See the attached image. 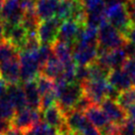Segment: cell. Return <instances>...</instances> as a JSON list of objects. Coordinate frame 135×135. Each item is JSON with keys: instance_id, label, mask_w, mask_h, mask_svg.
<instances>
[{"instance_id": "cell-1", "label": "cell", "mask_w": 135, "mask_h": 135, "mask_svg": "<svg viewBox=\"0 0 135 135\" xmlns=\"http://www.w3.org/2000/svg\"><path fill=\"white\" fill-rule=\"evenodd\" d=\"M105 16L107 22L125 38L127 32L132 27L133 23L127 14L124 3L117 1L109 2L106 5Z\"/></svg>"}, {"instance_id": "cell-2", "label": "cell", "mask_w": 135, "mask_h": 135, "mask_svg": "<svg viewBox=\"0 0 135 135\" xmlns=\"http://www.w3.org/2000/svg\"><path fill=\"white\" fill-rule=\"evenodd\" d=\"M97 42L98 46L106 50H115L122 48L126 40L114 27L106 22L98 28Z\"/></svg>"}, {"instance_id": "cell-3", "label": "cell", "mask_w": 135, "mask_h": 135, "mask_svg": "<svg viewBox=\"0 0 135 135\" xmlns=\"http://www.w3.org/2000/svg\"><path fill=\"white\" fill-rule=\"evenodd\" d=\"M20 64V79L22 81L28 83L35 80L41 74V68L36 57V52H20L19 53Z\"/></svg>"}, {"instance_id": "cell-4", "label": "cell", "mask_w": 135, "mask_h": 135, "mask_svg": "<svg viewBox=\"0 0 135 135\" xmlns=\"http://www.w3.org/2000/svg\"><path fill=\"white\" fill-rule=\"evenodd\" d=\"M41 120L40 110L32 109L30 107H26L24 109L16 111L15 115L10 120L11 127H14L18 130L22 131L25 133L28 131L32 126L39 123Z\"/></svg>"}, {"instance_id": "cell-5", "label": "cell", "mask_w": 135, "mask_h": 135, "mask_svg": "<svg viewBox=\"0 0 135 135\" xmlns=\"http://www.w3.org/2000/svg\"><path fill=\"white\" fill-rule=\"evenodd\" d=\"M83 94H84V89L80 84L73 83L68 84L63 93L59 97L57 102L60 108L64 111L65 115L70 111H72L75 104L83 97Z\"/></svg>"}, {"instance_id": "cell-6", "label": "cell", "mask_w": 135, "mask_h": 135, "mask_svg": "<svg viewBox=\"0 0 135 135\" xmlns=\"http://www.w3.org/2000/svg\"><path fill=\"white\" fill-rule=\"evenodd\" d=\"M61 24L62 22L57 17L41 22L37 30V35H38L40 44L53 46L58 39Z\"/></svg>"}, {"instance_id": "cell-7", "label": "cell", "mask_w": 135, "mask_h": 135, "mask_svg": "<svg viewBox=\"0 0 135 135\" xmlns=\"http://www.w3.org/2000/svg\"><path fill=\"white\" fill-rule=\"evenodd\" d=\"M84 94L89 98L93 104L100 105V103L106 98V91L108 83L106 80H88L81 84Z\"/></svg>"}, {"instance_id": "cell-8", "label": "cell", "mask_w": 135, "mask_h": 135, "mask_svg": "<svg viewBox=\"0 0 135 135\" xmlns=\"http://www.w3.org/2000/svg\"><path fill=\"white\" fill-rule=\"evenodd\" d=\"M98 45H84L76 44L73 51V60L76 66H89L97 59Z\"/></svg>"}, {"instance_id": "cell-9", "label": "cell", "mask_w": 135, "mask_h": 135, "mask_svg": "<svg viewBox=\"0 0 135 135\" xmlns=\"http://www.w3.org/2000/svg\"><path fill=\"white\" fill-rule=\"evenodd\" d=\"M99 106L102 111L105 113L110 122L114 123L118 126H121L128 119L127 112L121 106H119V104L115 100L105 98Z\"/></svg>"}, {"instance_id": "cell-10", "label": "cell", "mask_w": 135, "mask_h": 135, "mask_svg": "<svg viewBox=\"0 0 135 135\" xmlns=\"http://www.w3.org/2000/svg\"><path fill=\"white\" fill-rule=\"evenodd\" d=\"M83 27L84 26L80 25L74 20H67V21L62 22V24L60 26L57 41L67 43L69 45L75 47V45L78 43L80 32Z\"/></svg>"}, {"instance_id": "cell-11", "label": "cell", "mask_w": 135, "mask_h": 135, "mask_svg": "<svg viewBox=\"0 0 135 135\" xmlns=\"http://www.w3.org/2000/svg\"><path fill=\"white\" fill-rule=\"evenodd\" d=\"M0 74L8 85L20 84L21 79H20L19 58L0 64Z\"/></svg>"}, {"instance_id": "cell-12", "label": "cell", "mask_w": 135, "mask_h": 135, "mask_svg": "<svg viewBox=\"0 0 135 135\" xmlns=\"http://www.w3.org/2000/svg\"><path fill=\"white\" fill-rule=\"evenodd\" d=\"M43 119H44V122L47 123L49 126L57 129L58 132L67 125L66 115L63 110L60 108L58 103L43 111Z\"/></svg>"}, {"instance_id": "cell-13", "label": "cell", "mask_w": 135, "mask_h": 135, "mask_svg": "<svg viewBox=\"0 0 135 135\" xmlns=\"http://www.w3.org/2000/svg\"><path fill=\"white\" fill-rule=\"evenodd\" d=\"M106 80L110 85H112L114 89H117L119 93L133 86L131 78L122 69L111 70Z\"/></svg>"}, {"instance_id": "cell-14", "label": "cell", "mask_w": 135, "mask_h": 135, "mask_svg": "<svg viewBox=\"0 0 135 135\" xmlns=\"http://www.w3.org/2000/svg\"><path fill=\"white\" fill-rule=\"evenodd\" d=\"M61 0H37L35 11L40 21H46L56 16Z\"/></svg>"}, {"instance_id": "cell-15", "label": "cell", "mask_w": 135, "mask_h": 135, "mask_svg": "<svg viewBox=\"0 0 135 135\" xmlns=\"http://www.w3.org/2000/svg\"><path fill=\"white\" fill-rule=\"evenodd\" d=\"M6 95L9 98V100L11 101V103L14 106L16 111H19V110H22L26 107H28L25 91H24L23 86H21V84L8 85Z\"/></svg>"}, {"instance_id": "cell-16", "label": "cell", "mask_w": 135, "mask_h": 135, "mask_svg": "<svg viewBox=\"0 0 135 135\" xmlns=\"http://www.w3.org/2000/svg\"><path fill=\"white\" fill-rule=\"evenodd\" d=\"M89 123L84 113L72 110L66 114V124L69 130L73 133H78L84 129Z\"/></svg>"}, {"instance_id": "cell-17", "label": "cell", "mask_w": 135, "mask_h": 135, "mask_svg": "<svg viewBox=\"0 0 135 135\" xmlns=\"http://www.w3.org/2000/svg\"><path fill=\"white\" fill-rule=\"evenodd\" d=\"M23 89L25 91L28 107L35 110H41V94L39 93L36 81L32 80L25 83Z\"/></svg>"}, {"instance_id": "cell-18", "label": "cell", "mask_w": 135, "mask_h": 135, "mask_svg": "<svg viewBox=\"0 0 135 135\" xmlns=\"http://www.w3.org/2000/svg\"><path fill=\"white\" fill-rule=\"evenodd\" d=\"M84 115L90 122V124H93V126L97 129H100L101 127H103L105 124L110 122L99 105L93 104L84 112Z\"/></svg>"}, {"instance_id": "cell-19", "label": "cell", "mask_w": 135, "mask_h": 135, "mask_svg": "<svg viewBox=\"0 0 135 135\" xmlns=\"http://www.w3.org/2000/svg\"><path fill=\"white\" fill-rule=\"evenodd\" d=\"M64 72V65L58 58L53 56L46 65L41 69V75L49 78L51 80H55L59 76L63 75Z\"/></svg>"}, {"instance_id": "cell-20", "label": "cell", "mask_w": 135, "mask_h": 135, "mask_svg": "<svg viewBox=\"0 0 135 135\" xmlns=\"http://www.w3.org/2000/svg\"><path fill=\"white\" fill-rule=\"evenodd\" d=\"M52 47H53L54 56L58 58L62 62V64H66L73 60V51H74L73 46L61 41H56V43Z\"/></svg>"}, {"instance_id": "cell-21", "label": "cell", "mask_w": 135, "mask_h": 135, "mask_svg": "<svg viewBox=\"0 0 135 135\" xmlns=\"http://www.w3.org/2000/svg\"><path fill=\"white\" fill-rule=\"evenodd\" d=\"M115 101L125 111H127L131 106L135 105V86H131L130 89L120 91Z\"/></svg>"}, {"instance_id": "cell-22", "label": "cell", "mask_w": 135, "mask_h": 135, "mask_svg": "<svg viewBox=\"0 0 135 135\" xmlns=\"http://www.w3.org/2000/svg\"><path fill=\"white\" fill-rule=\"evenodd\" d=\"M17 58H19V52L17 49L5 40L0 42V64Z\"/></svg>"}, {"instance_id": "cell-23", "label": "cell", "mask_w": 135, "mask_h": 135, "mask_svg": "<svg viewBox=\"0 0 135 135\" xmlns=\"http://www.w3.org/2000/svg\"><path fill=\"white\" fill-rule=\"evenodd\" d=\"M16 113V110L7 95L0 99V120L10 121Z\"/></svg>"}, {"instance_id": "cell-24", "label": "cell", "mask_w": 135, "mask_h": 135, "mask_svg": "<svg viewBox=\"0 0 135 135\" xmlns=\"http://www.w3.org/2000/svg\"><path fill=\"white\" fill-rule=\"evenodd\" d=\"M89 67V80H106L111 70L100 66L97 62L90 64Z\"/></svg>"}, {"instance_id": "cell-25", "label": "cell", "mask_w": 135, "mask_h": 135, "mask_svg": "<svg viewBox=\"0 0 135 135\" xmlns=\"http://www.w3.org/2000/svg\"><path fill=\"white\" fill-rule=\"evenodd\" d=\"M24 135H59V133L57 129L49 126L44 121H40L26 131Z\"/></svg>"}, {"instance_id": "cell-26", "label": "cell", "mask_w": 135, "mask_h": 135, "mask_svg": "<svg viewBox=\"0 0 135 135\" xmlns=\"http://www.w3.org/2000/svg\"><path fill=\"white\" fill-rule=\"evenodd\" d=\"M36 84H37V88L41 97L46 94V93L53 91L54 90V86H55V80H51L47 76H43V75H39V76L35 80Z\"/></svg>"}, {"instance_id": "cell-27", "label": "cell", "mask_w": 135, "mask_h": 135, "mask_svg": "<svg viewBox=\"0 0 135 135\" xmlns=\"http://www.w3.org/2000/svg\"><path fill=\"white\" fill-rule=\"evenodd\" d=\"M53 56H54L53 47L49 45H41L39 50L36 52V57H37V61L40 68L42 69Z\"/></svg>"}, {"instance_id": "cell-28", "label": "cell", "mask_w": 135, "mask_h": 135, "mask_svg": "<svg viewBox=\"0 0 135 135\" xmlns=\"http://www.w3.org/2000/svg\"><path fill=\"white\" fill-rule=\"evenodd\" d=\"M57 102H58V98L56 97L54 90L46 93L41 97V110L44 111V110L48 109L52 106L56 105Z\"/></svg>"}, {"instance_id": "cell-29", "label": "cell", "mask_w": 135, "mask_h": 135, "mask_svg": "<svg viewBox=\"0 0 135 135\" xmlns=\"http://www.w3.org/2000/svg\"><path fill=\"white\" fill-rule=\"evenodd\" d=\"M89 80V70L88 66H76V83L83 84Z\"/></svg>"}, {"instance_id": "cell-30", "label": "cell", "mask_w": 135, "mask_h": 135, "mask_svg": "<svg viewBox=\"0 0 135 135\" xmlns=\"http://www.w3.org/2000/svg\"><path fill=\"white\" fill-rule=\"evenodd\" d=\"M91 105H93V102L89 100V97H85L84 94H83V97H80V99L78 100V102L75 104L73 110L79 111V112H81V113H84Z\"/></svg>"}, {"instance_id": "cell-31", "label": "cell", "mask_w": 135, "mask_h": 135, "mask_svg": "<svg viewBox=\"0 0 135 135\" xmlns=\"http://www.w3.org/2000/svg\"><path fill=\"white\" fill-rule=\"evenodd\" d=\"M80 1L84 5V10L86 13L91 12L95 9L106 5L104 0H80Z\"/></svg>"}, {"instance_id": "cell-32", "label": "cell", "mask_w": 135, "mask_h": 135, "mask_svg": "<svg viewBox=\"0 0 135 135\" xmlns=\"http://www.w3.org/2000/svg\"><path fill=\"white\" fill-rule=\"evenodd\" d=\"M120 135H135V124L129 118L119 128Z\"/></svg>"}, {"instance_id": "cell-33", "label": "cell", "mask_w": 135, "mask_h": 135, "mask_svg": "<svg viewBox=\"0 0 135 135\" xmlns=\"http://www.w3.org/2000/svg\"><path fill=\"white\" fill-rule=\"evenodd\" d=\"M119 128H120V126H118V125H116V124H114L112 122H108L103 127H101L100 129H98V130H99L100 135H110L119 131Z\"/></svg>"}, {"instance_id": "cell-34", "label": "cell", "mask_w": 135, "mask_h": 135, "mask_svg": "<svg viewBox=\"0 0 135 135\" xmlns=\"http://www.w3.org/2000/svg\"><path fill=\"white\" fill-rule=\"evenodd\" d=\"M78 133L80 135H100L99 130L93 126V124H90V122L84 127L80 132H78Z\"/></svg>"}, {"instance_id": "cell-35", "label": "cell", "mask_w": 135, "mask_h": 135, "mask_svg": "<svg viewBox=\"0 0 135 135\" xmlns=\"http://www.w3.org/2000/svg\"><path fill=\"white\" fill-rule=\"evenodd\" d=\"M7 89H8V84L0 75V99L6 95Z\"/></svg>"}, {"instance_id": "cell-36", "label": "cell", "mask_w": 135, "mask_h": 135, "mask_svg": "<svg viewBox=\"0 0 135 135\" xmlns=\"http://www.w3.org/2000/svg\"><path fill=\"white\" fill-rule=\"evenodd\" d=\"M125 40L128 42L132 43L133 45H135V25L133 24L129 31L127 32L126 36H125Z\"/></svg>"}, {"instance_id": "cell-37", "label": "cell", "mask_w": 135, "mask_h": 135, "mask_svg": "<svg viewBox=\"0 0 135 135\" xmlns=\"http://www.w3.org/2000/svg\"><path fill=\"white\" fill-rule=\"evenodd\" d=\"M10 121H4V120H0V135L4 134L6 131L10 128Z\"/></svg>"}, {"instance_id": "cell-38", "label": "cell", "mask_w": 135, "mask_h": 135, "mask_svg": "<svg viewBox=\"0 0 135 135\" xmlns=\"http://www.w3.org/2000/svg\"><path fill=\"white\" fill-rule=\"evenodd\" d=\"M127 115H128V118L133 121V123L135 124V105L131 106L129 109L126 111Z\"/></svg>"}, {"instance_id": "cell-39", "label": "cell", "mask_w": 135, "mask_h": 135, "mask_svg": "<svg viewBox=\"0 0 135 135\" xmlns=\"http://www.w3.org/2000/svg\"><path fill=\"white\" fill-rule=\"evenodd\" d=\"M4 40V22L0 17V42Z\"/></svg>"}, {"instance_id": "cell-40", "label": "cell", "mask_w": 135, "mask_h": 135, "mask_svg": "<svg viewBox=\"0 0 135 135\" xmlns=\"http://www.w3.org/2000/svg\"><path fill=\"white\" fill-rule=\"evenodd\" d=\"M5 0H0V12L2 10V7H3V4H4Z\"/></svg>"}, {"instance_id": "cell-41", "label": "cell", "mask_w": 135, "mask_h": 135, "mask_svg": "<svg viewBox=\"0 0 135 135\" xmlns=\"http://www.w3.org/2000/svg\"><path fill=\"white\" fill-rule=\"evenodd\" d=\"M110 135H120V132H119V131H117V132H115V133H113V134H110Z\"/></svg>"}, {"instance_id": "cell-42", "label": "cell", "mask_w": 135, "mask_h": 135, "mask_svg": "<svg viewBox=\"0 0 135 135\" xmlns=\"http://www.w3.org/2000/svg\"><path fill=\"white\" fill-rule=\"evenodd\" d=\"M131 1H132V2H133V3H135V0H131Z\"/></svg>"}, {"instance_id": "cell-43", "label": "cell", "mask_w": 135, "mask_h": 135, "mask_svg": "<svg viewBox=\"0 0 135 135\" xmlns=\"http://www.w3.org/2000/svg\"><path fill=\"white\" fill-rule=\"evenodd\" d=\"M0 75H1V74H0Z\"/></svg>"}]
</instances>
